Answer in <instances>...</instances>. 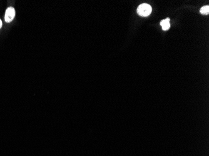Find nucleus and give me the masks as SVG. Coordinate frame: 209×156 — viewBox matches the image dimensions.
I'll return each instance as SVG.
<instances>
[{
	"mask_svg": "<svg viewBox=\"0 0 209 156\" xmlns=\"http://www.w3.org/2000/svg\"><path fill=\"white\" fill-rule=\"evenodd\" d=\"M170 23V19L169 18H166L165 19V20H162L161 22H160V25L162 26H163L165 25H167V24H168Z\"/></svg>",
	"mask_w": 209,
	"mask_h": 156,
	"instance_id": "nucleus-4",
	"label": "nucleus"
},
{
	"mask_svg": "<svg viewBox=\"0 0 209 156\" xmlns=\"http://www.w3.org/2000/svg\"><path fill=\"white\" fill-rule=\"evenodd\" d=\"M15 9L13 7L8 8L6 10L5 16H4V20L6 22H9L13 20L14 16H15Z\"/></svg>",
	"mask_w": 209,
	"mask_h": 156,
	"instance_id": "nucleus-2",
	"label": "nucleus"
},
{
	"mask_svg": "<svg viewBox=\"0 0 209 156\" xmlns=\"http://www.w3.org/2000/svg\"><path fill=\"white\" fill-rule=\"evenodd\" d=\"M162 30H163V31H167V30H168V29L170 28V23L167 24V25L162 26Z\"/></svg>",
	"mask_w": 209,
	"mask_h": 156,
	"instance_id": "nucleus-5",
	"label": "nucleus"
},
{
	"mask_svg": "<svg viewBox=\"0 0 209 156\" xmlns=\"http://www.w3.org/2000/svg\"><path fill=\"white\" fill-rule=\"evenodd\" d=\"M2 25H3L2 21H1V20H0V29H1V27H2Z\"/></svg>",
	"mask_w": 209,
	"mask_h": 156,
	"instance_id": "nucleus-6",
	"label": "nucleus"
},
{
	"mask_svg": "<svg viewBox=\"0 0 209 156\" xmlns=\"http://www.w3.org/2000/svg\"><path fill=\"white\" fill-rule=\"evenodd\" d=\"M152 7L149 5V4H146V3H144L140 5L137 8V13L139 15L141 16H148L151 14L152 13Z\"/></svg>",
	"mask_w": 209,
	"mask_h": 156,
	"instance_id": "nucleus-1",
	"label": "nucleus"
},
{
	"mask_svg": "<svg viewBox=\"0 0 209 156\" xmlns=\"http://www.w3.org/2000/svg\"><path fill=\"white\" fill-rule=\"evenodd\" d=\"M200 12L202 14H208L209 13V7L208 6H204L200 9Z\"/></svg>",
	"mask_w": 209,
	"mask_h": 156,
	"instance_id": "nucleus-3",
	"label": "nucleus"
}]
</instances>
